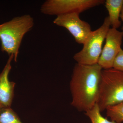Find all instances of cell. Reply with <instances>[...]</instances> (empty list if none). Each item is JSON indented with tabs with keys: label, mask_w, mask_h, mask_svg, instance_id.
Returning <instances> with one entry per match:
<instances>
[{
	"label": "cell",
	"mask_w": 123,
	"mask_h": 123,
	"mask_svg": "<svg viewBox=\"0 0 123 123\" xmlns=\"http://www.w3.org/2000/svg\"><path fill=\"white\" fill-rule=\"evenodd\" d=\"M79 14L73 13L59 15L53 22L56 25L67 29L73 36L76 43L83 44L92 31L90 25L81 20Z\"/></svg>",
	"instance_id": "cell-6"
},
{
	"label": "cell",
	"mask_w": 123,
	"mask_h": 123,
	"mask_svg": "<svg viewBox=\"0 0 123 123\" xmlns=\"http://www.w3.org/2000/svg\"><path fill=\"white\" fill-rule=\"evenodd\" d=\"M34 24L33 18L29 14H24L0 24L1 50L9 56L13 55L15 62L23 38L32 29Z\"/></svg>",
	"instance_id": "cell-2"
},
{
	"label": "cell",
	"mask_w": 123,
	"mask_h": 123,
	"mask_svg": "<svg viewBox=\"0 0 123 123\" xmlns=\"http://www.w3.org/2000/svg\"><path fill=\"white\" fill-rule=\"evenodd\" d=\"M104 4L109 14L108 17L111 26L112 28L117 29L121 25L119 18L123 6V0H106Z\"/></svg>",
	"instance_id": "cell-9"
},
{
	"label": "cell",
	"mask_w": 123,
	"mask_h": 123,
	"mask_svg": "<svg viewBox=\"0 0 123 123\" xmlns=\"http://www.w3.org/2000/svg\"><path fill=\"white\" fill-rule=\"evenodd\" d=\"M104 0H48L41 5V12L45 15H59L76 13L103 4Z\"/></svg>",
	"instance_id": "cell-5"
},
{
	"label": "cell",
	"mask_w": 123,
	"mask_h": 123,
	"mask_svg": "<svg viewBox=\"0 0 123 123\" xmlns=\"http://www.w3.org/2000/svg\"><path fill=\"white\" fill-rule=\"evenodd\" d=\"M123 34L114 28H110L98 64L103 69L112 68L114 62L121 48Z\"/></svg>",
	"instance_id": "cell-7"
},
{
	"label": "cell",
	"mask_w": 123,
	"mask_h": 123,
	"mask_svg": "<svg viewBox=\"0 0 123 123\" xmlns=\"http://www.w3.org/2000/svg\"><path fill=\"white\" fill-rule=\"evenodd\" d=\"M110 26V20L107 17L99 28L92 31L83 44L81 50L74 56V59L77 63L85 65L98 64L102 50L104 42Z\"/></svg>",
	"instance_id": "cell-4"
},
{
	"label": "cell",
	"mask_w": 123,
	"mask_h": 123,
	"mask_svg": "<svg viewBox=\"0 0 123 123\" xmlns=\"http://www.w3.org/2000/svg\"><path fill=\"white\" fill-rule=\"evenodd\" d=\"M123 102V72L114 68L103 69L97 104L101 112Z\"/></svg>",
	"instance_id": "cell-3"
},
{
	"label": "cell",
	"mask_w": 123,
	"mask_h": 123,
	"mask_svg": "<svg viewBox=\"0 0 123 123\" xmlns=\"http://www.w3.org/2000/svg\"><path fill=\"white\" fill-rule=\"evenodd\" d=\"M123 72V50L121 49L116 58L113 64V68Z\"/></svg>",
	"instance_id": "cell-13"
},
{
	"label": "cell",
	"mask_w": 123,
	"mask_h": 123,
	"mask_svg": "<svg viewBox=\"0 0 123 123\" xmlns=\"http://www.w3.org/2000/svg\"><path fill=\"white\" fill-rule=\"evenodd\" d=\"M103 69L98 64L75 65L70 82L71 104L79 111H86L97 103Z\"/></svg>",
	"instance_id": "cell-1"
},
{
	"label": "cell",
	"mask_w": 123,
	"mask_h": 123,
	"mask_svg": "<svg viewBox=\"0 0 123 123\" xmlns=\"http://www.w3.org/2000/svg\"><path fill=\"white\" fill-rule=\"evenodd\" d=\"M106 115L111 121L116 123L123 122V102L108 107L106 109Z\"/></svg>",
	"instance_id": "cell-10"
},
{
	"label": "cell",
	"mask_w": 123,
	"mask_h": 123,
	"mask_svg": "<svg viewBox=\"0 0 123 123\" xmlns=\"http://www.w3.org/2000/svg\"><path fill=\"white\" fill-rule=\"evenodd\" d=\"M14 59L13 55L9 56L6 64L0 73V109L11 108L14 97L15 82L9 80V74Z\"/></svg>",
	"instance_id": "cell-8"
},
{
	"label": "cell",
	"mask_w": 123,
	"mask_h": 123,
	"mask_svg": "<svg viewBox=\"0 0 123 123\" xmlns=\"http://www.w3.org/2000/svg\"><path fill=\"white\" fill-rule=\"evenodd\" d=\"M120 18H121V20H122V21L123 22V8H122V10H121V13H120ZM122 32L123 33V26L122 27Z\"/></svg>",
	"instance_id": "cell-14"
},
{
	"label": "cell",
	"mask_w": 123,
	"mask_h": 123,
	"mask_svg": "<svg viewBox=\"0 0 123 123\" xmlns=\"http://www.w3.org/2000/svg\"><path fill=\"white\" fill-rule=\"evenodd\" d=\"M85 112V114L89 118L92 123H116L111 120L110 121L101 115L97 103L92 108Z\"/></svg>",
	"instance_id": "cell-12"
},
{
	"label": "cell",
	"mask_w": 123,
	"mask_h": 123,
	"mask_svg": "<svg viewBox=\"0 0 123 123\" xmlns=\"http://www.w3.org/2000/svg\"><path fill=\"white\" fill-rule=\"evenodd\" d=\"M0 123H24L11 108L0 109Z\"/></svg>",
	"instance_id": "cell-11"
}]
</instances>
